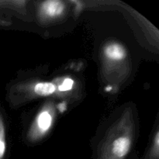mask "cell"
<instances>
[{"mask_svg": "<svg viewBox=\"0 0 159 159\" xmlns=\"http://www.w3.org/2000/svg\"><path fill=\"white\" fill-rule=\"evenodd\" d=\"M136 134V121L131 108H127L111 124L99 143L97 159H126Z\"/></svg>", "mask_w": 159, "mask_h": 159, "instance_id": "6da1fadb", "label": "cell"}, {"mask_svg": "<svg viewBox=\"0 0 159 159\" xmlns=\"http://www.w3.org/2000/svg\"><path fill=\"white\" fill-rule=\"evenodd\" d=\"M100 77L109 90L119 89L131 72V59L128 50L120 42L107 40L99 51Z\"/></svg>", "mask_w": 159, "mask_h": 159, "instance_id": "7a4b0ae2", "label": "cell"}, {"mask_svg": "<svg viewBox=\"0 0 159 159\" xmlns=\"http://www.w3.org/2000/svg\"><path fill=\"white\" fill-rule=\"evenodd\" d=\"M75 82L69 78H61L56 82L32 81L17 84L10 92V99L13 105H20L27 101L48 97L58 93L60 96L71 93Z\"/></svg>", "mask_w": 159, "mask_h": 159, "instance_id": "3957f363", "label": "cell"}, {"mask_svg": "<svg viewBox=\"0 0 159 159\" xmlns=\"http://www.w3.org/2000/svg\"><path fill=\"white\" fill-rule=\"evenodd\" d=\"M53 100L47 101L31 123L26 133V139L30 143H37L48 134L54 126L57 109Z\"/></svg>", "mask_w": 159, "mask_h": 159, "instance_id": "277c9868", "label": "cell"}, {"mask_svg": "<svg viewBox=\"0 0 159 159\" xmlns=\"http://www.w3.org/2000/svg\"><path fill=\"white\" fill-rule=\"evenodd\" d=\"M66 3L59 0H48L40 2L37 8V17L43 23L57 21L66 13Z\"/></svg>", "mask_w": 159, "mask_h": 159, "instance_id": "5b68a950", "label": "cell"}, {"mask_svg": "<svg viewBox=\"0 0 159 159\" xmlns=\"http://www.w3.org/2000/svg\"><path fill=\"white\" fill-rule=\"evenodd\" d=\"M6 152V126L4 120L0 113V159H4Z\"/></svg>", "mask_w": 159, "mask_h": 159, "instance_id": "8992f818", "label": "cell"}, {"mask_svg": "<svg viewBox=\"0 0 159 159\" xmlns=\"http://www.w3.org/2000/svg\"><path fill=\"white\" fill-rule=\"evenodd\" d=\"M159 156V132L158 130L155 131L153 137V142L148 152V159H158Z\"/></svg>", "mask_w": 159, "mask_h": 159, "instance_id": "52a82bcc", "label": "cell"}]
</instances>
